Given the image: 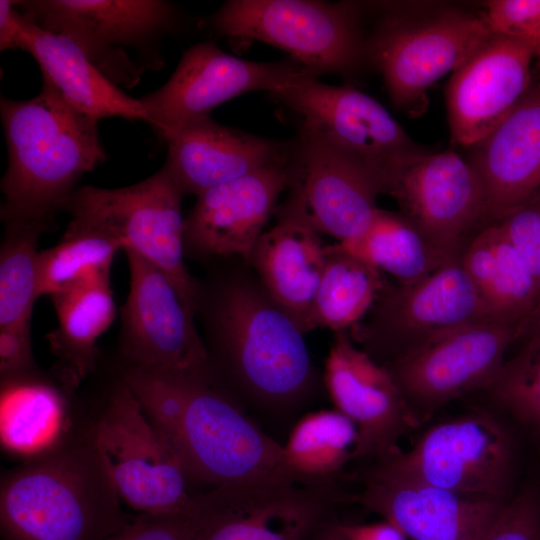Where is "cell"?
I'll list each match as a JSON object with an SVG mask.
<instances>
[{
  "mask_svg": "<svg viewBox=\"0 0 540 540\" xmlns=\"http://www.w3.org/2000/svg\"><path fill=\"white\" fill-rule=\"evenodd\" d=\"M205 266L206 275L197 278L195 318L215 378L240 403L260 410L301 407L319 381L301 328L244 259Z\"/></svg>",
  "mask_w": 540,
  "mask_h": 540,
  "instance_id": "cell-1",
  "label": "cell"
},
{
  "mask_svg": "<svg viewBox=\"0 0 540 540\" xmlns=\"http://www.w3.org/2000/svg\"><path fill=\"white\" fill-rule=\"evenodd\" d=\"M80 415L46 451L6 472L0 485L2 540H106L132 517Z\"/></svg>",
  "mask_w": 540,
  "mask_h": 540,
  "instance_id": "cell-2",
  "label": "cell"
},
{
  "mask_svg": "<svg viewBox=\"0 0 540 540\" xmlns=\"http://www.w3.org/2000/svg\"><path fill=\"white\" fill-rule=\"evenodd\" d=\"M38 95L1 97L0 114L8 150L1 179V220L54 219L76 184L107 159L99 120L70 104L42 78Z\"/></svg>",
  "mask_w": 540,
  "mask_h": 540,
  "instance_id": "cell-3",
  "label": "cell"
},
{
  "mask_svg": "<svg viewBox=\"0 0 540 540\" xmlns=\"http://www.w3.org/2000/svg\"><path fill=\"white\" fill-rule=\"evenodd\" d=\"M174 412L157 429L171 442L192 484L311 483L289 466L284 446L263 432L209 365L173 371Z\"/></svg>",
  "mask_w": 540,
  "mask_h": 540,
  "instance_id": "cell-4",
  "label": "cell"
},
{
  "mask_svg": "<svg viewBox=\"0 0 540 540\" xmlns=\"http://www.w3.org/2000/svg\"><path fill=\"white\" fill-rule=\"evenodd\" d=\"M364 38L365 59L382 74L392 104L411 117L428 107V89L454 72L494 34L484 13L435 4H382Z\"/></svg>",
  "mask_w": 540,
  "mask_h": 540,
  "instance_id": "cell-5",
  "label": "cell"
},
{
  "mask_svg": "<svg viewBox=\"0 0 540 540\" xmlns=\"http://www.w3.org/2000/svg\"><path fill=\"white\" fill-rule=\"evenodd\" d=\"M80 409L85 430L123 501L149 514L195 506L200 491L182 459L117 370L100 395Z\"/></svg>",
  "mask_w": 540,
  "mask_h": 540,
  "instance_id": "cell-6",
  "label": "cell"
},
{
  "mask_svg": "<svg viewBox=\"0 0 540 540\" xmlns=\"http://www.w3.org/2000/svg\"><path fill=\"white\" fill-rule=\"evenodd\" d=\"M38 27L71 39L114 85L135 87L165 63L162 45L183 27L178 7L165 0H21Z\"/></svg>",
  "mask_w": 540,
  "mask_h": 540,
  "instance_id": "cell-7",
  "label": "cell"
},
{
  "mask_svg": "<svg viewBox=\"0 0 540 540\" xmlns=\"http://www.w3.org/2000/svg\"><path fill=\"white\" fill-rule=\"evenodd\" d=\"M359 5L315 0H229L209 28L235 43L261 41L281 48L316 76L347 74L366 60Z\"/></svg>",
  "mask_w": 540,
  "mask_h": 540,
  "instance_id": "cell-8",
  "label": "cell"
},
{
  "mask_svg": "<svg viewBox=\"0 0 540 540\" xmlns=\"http://www.w3.org/2000/svg\"><path fill=\"white\" fill-rule=\"evenodd\" d=\"M285 200L277 221H291L339 240L361 236L380 208L382 176L333 142L299 129L286 160Z\"/></svg>",
  "mask_w": 540,
  "mask_h": 540,
  "instance_id": "cell-9",
  "label": "cell"
},
{
  "mask_svg": "<svg viewBox=\"0 0 540 540\" xmlns=\"http://www.w3.org/2000/svg\"><path fill=\"white\" fill-rule=\"evenodd\" d=\"M183 197L162 167L130 186L77 188L61 211L112 235L124 250H132L158 267L195 313L197 278L184 262Z\"/></svg>",
  "mask_w": 540,
  "mask_h": 540,
  "instance_id": "cell-10",
  "label": "cell"
},
{
  "mask_svg": "<svg viewBox=\"0 0 540 540\" xmlns=\"http://www.w3.org/2000/svg\"><path fill=\"white\" fill-rule=\"evenodd\" d=\"M460 257L415 283H387L349 329L352 339L386 366L451 331L488 321Z\"/></svg>",
  "mask_w": 540,
  "mask_h": 540,
  "instance_id": "cell-11",
  "label": "cell"
},
{
  "mask_svg": "<svg viewBox=\"0 0 540 540\" xmlns=\"http://www.w3.org/2000/svg\"><path fill=\"white\" fill-rule=\"evenodd\" d=\"M516 458L509 430L475 412L430 427L409 450L375 463L457 493L509 500Z\"/></svg>",
  "mask_w": 540,
  "mask_h": 540,
  "instance_id": "cell-12",
  "label": "cell"
},
{
  "mask_svg": "<svg viewBox=\"0 0 540 540\" xmlns=\"http://www.w3.org/2000/svg\"><path fill=\"white\" fill-rule=\"evenodd\" d=\"M521 335L519 327L481 321L451 331L386 365L413 424L454 399L486 390Z\"/></svg>",
  "mask_w": 540,
  "mask_h": 540,
  "instance_id": "cell-13",
  "label": "cell"
},
{
  "mask_svg": "<svg viewBox=\"0 0 540 540\" xmlns=\"http://www.w3.org/2000/svg\"><path fill=\"white\" fill-rule=\"evenodd\" d=\"M270 96L299 118V129L338 145L384 181L406 160L426 152L374 98L350 86L304 75ZM385 194V190H384Z\"/></svg>",
  "mask_w": 540,
  "mask_h": 540,
  "instance_id": "cell-14",
  "label": "cell"
},
{
  "mask_svg": "<svg viewBox=\"0 0 540 540\" xmlns=\"http://www.w3.org/2000/svg\"><path fill=\"white\" fill-rule=\"evenodd\" d=\"M308 74L315 75L292 58L248 61L229 55L213 41H204L183 53L165 84L139 100L146 122L165 140L187 123L210 116L215 107L238 95L259 90L272 94Z\"/></svg>",
  "mask_w": 540,
  "mask_h": 540,
  "instance_id": "cell-15",
  "label": "cell"
},
{
  "mask_svg": "<svg viewBox=\"0 0 540 540\" xmlns=\"http://www.w3.org/2000/svg\"><path fill=\"white\" fill-rule=\"evenodd\" d=\"M385 194L400 213L438 250L458 258L488 225L479 179L468 161L456 152H424L395 168Z\"/></svg>",
  "mask_w": 540,
  "mask_h": 540,
  "instance_id": "cell-16",
  "label": "cell"
},
{
  "mask_svg": "<svg viewBox=\"0 0 540 540\" xmlns=\"http://www.w3.org/2000/svg\"><path fill=\"white\" fill-rule=\"evenodd\" d=\"M130 289L121 308L118 363L164 371H194L209 365L195 323L168 277L155 265L125 250Z\"/></svg>",
  "mask_w": 540,
  "mask_h": 540,
  "instance_id": "cell-17",
  "label": "cell"
},
{
  "mask_svg": "<svg viewBox=\"0 0 540 540\" xmlns=\"http://www.w3.org/2000/svg\"><path fill=\"white\" fill-rule=\"evenodd\" d=\"M193 540H309L343 500L333 482L221 486L198 493Z\"/></svg>",
  "mask_w": 540,
  "mask_h": 540,
  "instance_id": "cell-18",
  "label": "cell"
},
{
  "mask_svg": "<svg viewBox=\"0 0 540 540\" xmlns=\"http://www.w3.org/2000/svg\"><path fill=\"white\" fill-rule=\"evenodd\" d=\"M353 500L411 540H482L509 500L436 487L375 463Z\"/></svg>",
  "mask_w": 540,
  "mask_h": 540,
  "instance_id": "cell-19",
  "label": "cell"
},
{
  "mask_svg": "<svg viewBox=\"0 0 540 540\" xmlns=\"http://www.w3.org/2000/svg\"><path fill=\"white\" fill-rule=\"evenodd\" d=\"M286 160L287 156L196 196L184 218L185 257L204 265L233 257L249 263L279 196L286 191Z\"/></svg>",
  "mask_w": 540,
  "mask_h": 540,
  "instance_id": "cell-20",
  "label": "cell"
},
{
  "mask_svg": "<svg viewBox=\"0 0 540 540\" xmlns=\"http://www.w3.org/2000/svg\"><path fill=\"white\" fill-rule=\"evenodd\" d=\"M323 381L335 409L357 427L358 457L377 462L399 451V438L413 426L405 402L387 368L357 348L349 330L335 332Z\"/></svg>",
  "mask_w": 540,
  "mask_h": 540,
  "instance_id": "cell-21",
  "label": "cell"
},
{
  "mask_svg": "<svg viewBox=\"0 0 540 540\" xmlns=\"http://www.w3.org/2000/svg\"><path fill=\"white\" fill-rule=\"evenodd\" d=\"M534 50L493 35L453 73L446 89L453 143L473 146L487 136L530 88Z\"/></svg>",
  "mask_w": 540,
  "mask_h": 540,
  "instance_id": "cell-22",
  "label": "cell"
},
{
  "mask_svg": "<svg viewBox=\"0 0 540 540\" xmlns=\"http://www.w3.org/2000/svg\"><path fill=\"white\" fill-rule=\"evenodd\" d=\"M472 147L488 223L540 197V73L497 126Z\"/></svg>",
  "mask_w": 540,
  "mask_h": 540,
  "instance_id": "cell-23",
  "label": "cell"
},
{
  "mask_svg": "<svg viewBox=\"0 0 540 540\" xmlns=\"http://www.w3.org/2000/svg\"><path fill=\"white\" fill-rule=\"evenodd\" d=\"M165 141L163 168L184 196L199 194L283 160L290 141L259 137L214 121L210 116L187 123Z\"/></svg>",
  "mask_w": 540,
  "mask_h": 540,
  "instance_id": "cell-24",
  "label": "cell"
},
{
  "mask_svg": "<svg viewBox=\"0 0 540 540\" xmlns=\"http://www.w3.org/2000/svg\"><path fill=\"white\" fill-rule=\"evenodd\" d=\"M50 298L58 324L45 338L56 358L54 374L75 390L96 371L100 361L97 340L116 316L110 272L91 275Z\"/></svg>",
  "mask_w": 540,
  "mask_h": 540,
  "instance_id": "cell-25",
  "label": "cell"
},
{
  "mask_svg": "<svg viewBox=\"0 0 540 540\" xmlns=\"http://www.w3.org/2000/svg\"><path fill=\"white\" fill-rule=\"evenodd\" d=\"M488 321L524 329L540 304L539 287L500 225L489 223L461 254Z\"/></svg>",
  "mask_w": 540,
  "mask_h": 540,
  "instance_id": "cell-26",
  "label": "cell"
},
{
  "mask_svg": "<svg viewBox=\"0 0 540 540\" xmlns=\"http://www.w3.org/2000/svg\"><path fill=\"white\" fill-rule=\"evenodd\" d=\"M325 248L311 228L279 221L262 233L250 254L249 264L264 288L302 331L325 267Z\"/></svg>",
  "mask_w": 540,
  "mask_h": 540,
  "instance_id": "cell-27",
  "label": "cell"
},
{
  "mask_svg": "<svg viewBox=\"0 0 540 540\" xmlns=\"http://www.w3.org/2000/svg\"><path fill=\"white\" fill-rule=\"evenodd\" d=\"M25 20L21 50L32 55L42 78L49 80L70 104L98 120H147L140 100L110 82L71 39Z\"/></svg>",
  "mask_w": 540,
  "mask_h": 540,
  "instance_id": "cell-28",
  "label": "cell"
},
{
  "mask_svg": "<svg viewBox=\"0 0 540 540\" xmlns=\"http://www.w3.org/2000/svg\"><path fill=\"white\" fill-rule=\"evenodd\" d=\"M74 390L43 373L1 383L0 438L13 455L32 458L57 443L74 424Z\"/></svg>",
  "mask_w": 540,
  "mask_h": 540,
  "instance_id": "cell-29",
  "label": "cell"
},
{
  "mask_svg": "<svg viewBox=\"0 0 540 540\" xmlns=\"http://www.w3.org/2000/svg\"><path fill=\"white\" fill-rule=\"evenodd\" d=\"M326 263L303 332L349 330L368 314L388 281L383 272L339 243L326 245Z\"/></svg>",
  "mask_w": 540,
  "mask_h": 540,
  "instance_id": "cell-30",
  "label": "cell"
},
{
  "mask_svg": "<svg viewBox=\"0 0 540 540\" xmlns=\"http://www.w3.org/2000/svg\"><path fill=\"white\" fill-rule=\"evenodd\" d=\"M338 243L400 285L420 281L456 259L433 246L400 212L383 209L361 236Z\"/></svg>",
  "mask_w": 540,
  "mask_h": 540,
  "instance_id": "cell-31",
  "label": "cell"
},
{
  "mask_svg": "<svg viewBox=\"0 0 540 540\" xmlns=\"http://www.w3.org/2000/svg\"><path fill=\"white\" fill-rule=\"evenodd\" d=\"M294 472L312 483L333 482L358 457L355 424L337 409L309 412L293 426L283 445Z\"/></svg>",
  "mask_w": 540,
  "mask_h": 540,
  "instance_id": "cell-32",
  "label": "cell"
},
{
  "mask_svg": "<svg viewBox=\"0 0 540 540\" xmlns=\"http://www.w3.org/2000/svg\"><path fill=\"white\" fill-rule=\"evenodd\" d=\"M0 249V328L31 321L39 295L38 241L54 230V219H23L3 223Z\"/></svg>",
  "mask_w": 540,
  "mask_h": 540,
  "instance_id": "cell-33",
  "label": "cell"
},
{
  "mask_svg": "<svg viewBox=\"0 0 540 540\" xmlns=\"http://www.w3.org/2000/svg\"><path fill=\"white\" fill-rule=\"evenodd\" d=\"M122 243L105 231L74 219L53 247L39 254V295L51 296L82 279L110 272Z\"/></svg>",
  "mask_w": 540,
  "mask_h": 540,
  "instance_id": "cell-34",
  "label": "cell"
},
{
  "mask_svg": "<svg viewBox=\"0 0 540 540\" xmlns=\"http://www.w3.org/2000/svg\"><path fill=\"white\" fill-rule=\"evenodd\" d=\"M520 349L506 358L485 390L540 443V340L523 337Z\"/></svg>",
  "mask_w": 540,
  "mask_h": 540,
  "instance_id": "cell-35",
  "label": "cell"
},
{
  "mask_svg": "<svg viewBox=\"0 0 540 540\" xmlns=\"http://www.w3.org/2000/svg\"><path fill=\"white\" fill-rule=\"evenodd\" d=\"M484 6L491 32L531 46L540 72V0H489Z\"/></svg>",
  "mask_w": 540,
  "mask_h": 540,
  "instance_id": "cell-36",
  "label": "cell"
},
{
  "mask_svg": "<svg viewBox=\"0 0 540 540\" xmlns=\"http://www.w3.org/2000/svg\"><path fill=\"white\" fill-rule=\"evenodd\" d=\"M202 523L198 501L193 508L177 513H140L106 540H193Z\"/></svg>",
  "mask_w": 540,
  "mask_h": 540,
  "instance_id": "cell-37",
  "label": "cell"
},
{
  "mask_svg": "<svg viewBox=\"0 0 540 540\" xmlns=\"http://www.w3.org/2000/svg\"><path fill=\"white\" fill-rule=\"evenodd\" d=\"M482 540H540V484H526L509 499Z\"/></svg>",
  "mask_w": 540,
  "mask_h": 540,
  "instance_id": "cell-38",
  "label": "cell"
},
{
  "mask_svg": "<svg viewBox=\"0 0 540 540\" xmlns=\"http://www.w3.org/2000/svg\"><path fill=\"white\" fill-rule=\"evenodd\" d=\"M497 223L524 260L540 290V197Z\"/></svg>",
  "mask_w": 540,
  "mask_h": 540,
  "instance_id": "cell-39",
  "label": "cell"
},
{
  "mask_svg": "<svg viewBox=\"0 0 540 540\" xmlns=\"http://www.w3.org/2000/svg\"><path fill=\"white\" fill-rule=\"evenodd\" d=\"M41 373L32 353L31 321L0 328L1 383Z\"/></svg>",
  "mask_w": 540,
  "mask_h": 540,
  "instance_id": "cell-40",
  "label": "cell"
},
{
  "mask_svg": "<svg viewBox=\"0 0 540 540\" xmlns=\"http://www.w3.org/2000/svg\"><path fill=\"white\" fill-rule=\"evenodd\" d=\"M26 30V20L13 0L0 1V50L20 49Z\"/></svg>",
  "mask_w": 540,
  "mask_h": 540,
  "instance_id": "cell-41",
  "label": "cell"
},
{
  "mask_svg": "<svg viewBox=\"0 0 540 540\" xmlns=\"http://www.w3.org/2000/svg\"><path fill=\"white\" fill-rule=\"evenodd\" d=\"M348 540H406V536L388 521L372 524H345Z\"/></svg>",
  "mask_w": 540,
  "mask_h": 540,
  "instance_id": "cell-42",
  "label": "cell"
},
{
  "mask_svg": "<svg viewBox=\"0 0 540 540\" xmlns=\"http://www.w3.org/2000/svg\"><path fill=\"white\" fill-rule=\"evenodd\" d=\"M309 540H348L345 524L330 517Z\"/></svg>",
  "mask_w": 540,
  "mask_h": 540,
  "instance_id": "cell-43",
  "label": "cell"
},
{
  "mask_svg": "<svg viewBox=\"0 0 540 540\" xmlns=\"http://www.w3.org/2000/svg\"><path fill=\"white\" fill-rule=\"evenodd\" d=\"M523 337H531L540 340V305L538 306L532 317L529 319L527 324L524 326L520 338Z\"/></svg>",
  "mask_w": 540,
  "mask_h": 540,
  "instance_id": "cell-44",
  "label": "cell"
}]
</instances>
